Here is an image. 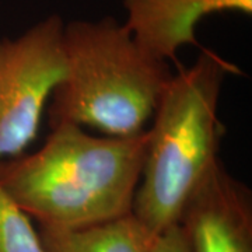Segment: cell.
<instances>
[{
	"label": "cell",
	"mask_w": 252,
	"mask_h": 252,
	"mask_svg": "<svg viewBox=\"0 0 252 252\" xmlns=\"http://www.w3.org/2000/svg\"><path fill=\"white\" fill-rule=\"evenodd\" d=\"M34 153L0 161V182L39 228L76 230L132 215L147 129L132 137L56 124Z\"/></svg>",
	"instance_id": "1"
},
{
	"label": "cell",
	"mask_w": 252,
	"mask_h": 252,
	"mask_svg": "<svg viewBox=\"0 0 252 252\" xmlns=\"http://www.w3.org/2000/svg\"><path fill=\"white\" fill-rule=\"evenodd\" d=\"M237 73V64L203 48L160 95L132 206V216L153 240L178 224L188 199L220 161L225 129L219 99L227 76Z\"/></svg>",
	"instance_id": "2"
},
{
	"label": "cell",
	"mask_w": 252,
	"mask_h": 252,
	"mask_svg": "<svg viewBox=\"0 0 252 252\" xmlns=\"http://www.w3.org/2000/svg\"><path fill=\"white\" fill-rule=\"evenodd\" d=\"M66 76L51 97L49 124L91 127L104 136L143 133L171 79L114 17L74 20L63 31Z\"/></svg>",
	"instance_id": "3"
},
{
	"label": "cell",
	"mask_w": 252,
	"mask_h": 252,
	"mask_svg": "<svg viewBox=\"0 0 252 252\" xmlns=\"http://www.w3.org/2000/svg\"><path fill=\"white\" fill-rule=\"evenodd\" d=\"M64 23L52 14L17 38H0V161L35 139L42 114L66 76Z\"/></svg>",
	"instance_id": "4"
},
{
	"label": "cell",
	"mask_w": 252,
	"mask_h": 252,
	"mask_svg": "<svg viewBox=\"0 0 252 252\" xmlns=\"http://www.w3.org/2000/svg\"><path fill=\"white\" fill-rule=\"evenodd\" d=\"M178 224L190 252H252L251 190L219 161L188 199Z\"/></svg>",
	"instance_id": "5"
},
{
	"label": "cell",
	"mask_w": 252,
	"mask_h": 252,
	"mask_svg": "<svg viewBox=\"0 0 252 252\" xmlns=\"http://www.w3.org/2000/svg\"><path fill=\"white\" fill-rule=\"evenodd\" d=\"M124 26L146 52L168 62L185 45H198L196 27L217 13L251 14L252 0H124Z\"/></svg>",
	"instance_id": "6"
},
{
	"label": "cell",
	"mask_w": 252,
	"mask_h": 252,
	"mask_svg": "<svg viewBox=\"0 0 252 252\" xmlns=\"http://www.w3.org/2000/svg\"><path fill=\"white\" fill-rule=\"evenodd\" d=\"M46 252H152L153 238L132 215L76 230L39 228Z\"/></svg>",
	"instance_id": "7"
},
{
	"label": "cell",
	"mask_w": 252,
	"mask_h": 252,
	"mask_svg": "<svg viewBox=\"0 0 252 252\" xmlns=\"http://www.w3.org/2000/svg\"><path fill=\"white\" fill-rule=\"evenodd\" d=\"M0 252H46L39 231L0 182Z\"/></svg>",
	"instance_id": "8"
},
{
	"label": "cell",
	"mask_w": 252,
	"mask_h": 252,
	"mask_svg": "<svg viewBox=\"0 0 252 252\" xmlns=\"http://www.w3.org/2000/svg\"><path fill=\"white\" fill-rule=\"evenodd\" d=\"M152 252H190L187 237L180 224L165 230L153 241Z\"/></svg>",
	"instance_id": "9"
}]
</instances>
